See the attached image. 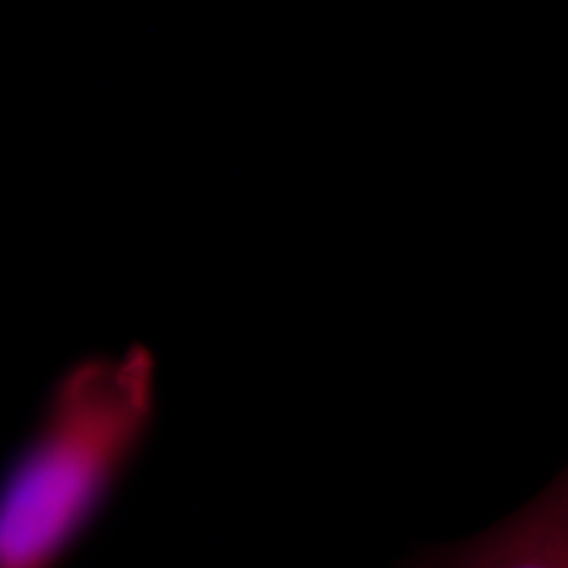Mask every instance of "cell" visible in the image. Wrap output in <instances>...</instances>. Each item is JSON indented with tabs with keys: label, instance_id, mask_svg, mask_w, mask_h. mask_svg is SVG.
Instances as JSON below:
<instances>
[{
	"label": "cell",
	"instance_id": "1",
	"mask_svg": "<svg viewBox=\"0 0 568 568\" xmlns=\"http://www.w3.org/2000/svg\"><path fill=\"white\" fill-rule=\"evenodd\" d=\"M150 406L152 361L140 347L61 382L0 487V567H41L77 544L140 445Z\"/></svg>",
	"mask_w": 568,
	"mask_h": 568
}]
</instances>
